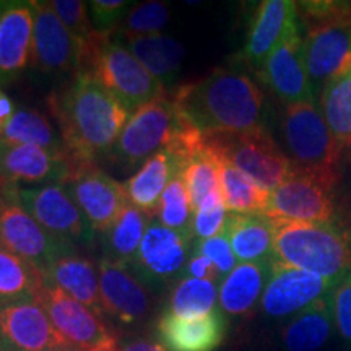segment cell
I'll return each instance as SVG.
<instances>
[{"mask_svg": "<svg viewBox=\"0 0 351 351\" xmlns=\"http://www.w3.org/2000/svg\"><path fill=\"white\" fill-rule=\"evenodd\" d=\"M333 328L330 293L298 313L282 332L287 351H317L330 339Z\"/></svg>", "mask_w": 351, "mask_h": 351, "instance_id": "cell-29", "label": "cell"}, {"mask_svg": "<svg viewBox=\"0 0 351 351\" xmlns=\"http://www.w3.org/2000/svg\"><path fill=\"white\" fill-rule=\"evenodd\" d=\"M219 184H221L223 202L231 213L265 212L270 192L263 191L252 179H249L223 158H219Z\"/></svg>", "mask_w": 351, "mask_h": 351, "instance_id": "cell-32", "label": "cell"}, {"mask_svg": "<svg viewBox=\"0 0 351 351\" xmlns=\"http://www.w3.org/2000/svg\"><path fill=\"white\" fill-rule=\"evenodd\" d=\"M186 124V117L176 106L173 96L153 99L129 117L111 156L125 168L143 165L155 153L166 150Z\"/></svg>", "mask_w": 351, "mask_h": 351, "instance_id": "cell-8", "label": "cell"}, {"mask_svg": "<svg viewBox=\"0 0 351 351\" xmlns=\"http://www.w3.org/2000/svg\"><path fill=\"white\" fill-rule=\"evenodd\" d=\"M130 2L125 0H95L88 3L91 10V23L96 32L116 33L122 20L130 10Z\"/></svg>", "mask_w": 351, "mask_h": 351, "instance_id": "cell-42", "label": "cell"}, {"mask_svg": "<svg viewBox=\"0 0 351 351\" xmlns=\"http://www.w3.org/2000/svg\"><path fill=\"white\" fill-rule=\"evenodd\" d=\"M333 285L335 283L322 276L271 258L269 282L261 300L262 311L275 319L298 314L322 296L328 295Z\"/></svg>", "mask_w": 351, "mask_h": 351, "instance_id": "cell-16", "label": "cell"}, {"mask_svg": "<svg viewBox=\"0 0 351 351\" xmlns=\"http://www.w3.org/2000/svg\"><path fill=\"white\" fill-rule=\"evenodd\" d=\"M0 5H2V2H0Z\"/></svg>", "mask_w": 351, "mask_h": 351, "instance_id": "cell-48", "label": "cell"}, {"mask_svg": "<svg viewBox=\"0 0 351 351\" xmlns=\"http://www.w3.org/2000/svg\"><path fill=\"white\" fill-rule=\"evenodd\" d=\"M0 142L7 145H34L46 150H65L62 138L57 137L51 121L43 112L33 109H19L10 122L3 127Z\"/></svg>", "mask_w": 351, "mask_h": 351, "instance_id": "cell-33", "label": "cell"}, {"mask_svg": "<svg viewBox=\"0 0 351 351\" xmlns=\"http://www.w3.org/2000/svg\"><path fill=\"white\" fill-rule=\"evenodd\" d=\"M274 223V258L337 283L351 271V232L335 221Z\"/></svg>", "mask_w": 351, "mask_h": 351, "instance_id": "cell-3", "label": "cell"}, {"mask_svg": "<svg viewBox=\"0 0 351 351\" xmlns=\"http://www.w3.org/2000/svg\"><path fill=\"white\" fill-rule=\"evenodd\" d=\"M152 218V213L143 212L129 202L104 234L106 257L119 261L125 265H132L138 256L140 244L150 226L148 221Z\"/></svg>", "mask_w": 351, "mask_h": 351, "instance_id": "cell-31", "label": "cell"}, {"mask_svg": "<svg viewBox=\"0 0 351 351\" xmlns=\"http://www.w3.org/2000/svg\"><path fill=\"white\" fill-rule=\"evenodd\" d=\"M169 21L168 3L152 0V2L135 3L127 12L116 33V38L127 36H147V34H156L163 29Z\"/></svg>", "mask_w": 351, "mask_h": 351, "instance_id": "cell-38", "label": "cell"}, {"mask_svg": "<svg viewBox=\"0 0 351 351\" xmlns=\"http://www.w3.org/2000/svg\"><path fill=\"white\" fill-rule=\"evenodd\" d=\"M46 280L36 265L0 245V306L38 300Z\"/></svg>", "mask_w": 351, "mask_h": 351, "instance_id": "cell-30", "label": "cell"}, {"mask_svg": "<svg viewBox=\"0 0 351 351\" xmlns=\"http://www.w3.org/2000/svg\"><path fill=\"white\" fill-rule=\"evenodd\" d=\"M54 351H67V350H54Z\"/></svg>", "mask_w": 351, "mask_h": 351, "instance_id": "cell-47", "label": "cell"}, {"mask_svg": "<svg viewBox=\"0 0 351 351\" xmlns=\"http://www.w3.org/2000/svg\"><path fill=\"white\" fill-rule=\"evenodd\" d=\"M158 337L168 351H215L225 339V319L219 311L181 317L168 311L158 320Z\"/></svg>", "mask_w": 351, "mask_h": 351, "instance_id": "cell-23", "label": "cell"}, {"mask_svg": "<svg viewBox=\"0 0 351 351\" xmlns=\"http://www.w3.org/2000/svg\"><path fill=\"white\" fill-rule=\"evenodd\" d=\"M80 46L78 75L93 77L129 112L166 95L165 86L112 33L95 32Z\"/></svg>", "mask_w": 351, "mask_h": 351, "instance_id": "cell-4", "label": "cell"}, {"mask_svg": "<svg viewBox=\"0 0 351 351\" xmlns=\"http://www.w3.org/2000/svg\"><path fill=\"white\" fill-rule=\"evenodd\" d=\"M298 5L291 0H265L257 8L243 49V60L261 70L278 44L298 28Z\"/></svg>", "mask_w": 351, "mask_h": 351, "instance_id": "cell-22", "label": "cell"}, {"mask_svg": "<svg viewBox=\"0 0 351 351\" xmlns=\"http://www.w3.org/2000/svg\"><path fill=\"white\" fill-rule=\"evenodd\" d=\"M192 239L161 223H152L140 244L137 258L129 267L147 282L173 278L186 269Z\"/></svg>", "mask_w": 351, "mask_h": 351, "instance_id": "cell-20", "label": "cell"}, {"mask_svg": "<svg viewBox=\"0 0 351 351\" xmlns=\"http://www.w3.org/2000/svg\"><path fill=\"white\" fill-rule=\"evenodd\" d=\"M271 258L265 262H241L226 275L218 291L221 309L230 315H244L254 309L269 282Z\"/></svg>", "mask_w": 351, "mask_h": 351, "instance_id": "cell-28", "label": "cell"}, {"mask_svg": "<svg viewBox=\"0 0 351 351\" xmlns=\"http://www.w3.org/2000/svg\"><path fill=\"white\" fill-rule=\"evenodd\" d=\"M300 5L307 20H313L302 47L315 93L351 69V5L341 2H302Z\"/></svg>", "mask_w": 351, "mask_h": 351, "instance_id": "cell-5", "label": "cell"}, {"mask_svg": "<svg viewBox=\"0 0 351 351\" xmlns=\"http://www.w3.org/2000/svg\"><path fill=\"white\" fill-rule=\"evenodd\" d=\"M99 298L103 314L124 326L138 324L150 313V295L129 265L104 256L99 261Z\"/></svg>", "mask_w": 351, "mask_h": 351, "instance_id": "cell-17", "label": "cell"}, {"mask_svg": "<svg viewBox=\"0 0 351 351\" xmlns=\"http://www.w3.org/2000/svg\"><path fill=\"white\" fill-rule=\"evenodd\" d=\"M117 351H168L163 345L156 343V341L145 340V339H137L132 340L129 343L122 345Z\"/></svg>", "mask_w": 351, "mask_h": 351, "instance_id": "cell-45", "label": "cell"}, {"mask_svg": "<svg viewBox=\"0 0 351 351\" xmlns=\"http://www.w3.org/2000/svg\"><path fill=\"white\" fill-rule=\"evenodd\" d=\"M47 106L72 160L96 161L111 153L130 117L119 101L90 75H77L69 86L52 93Z\"/></svg>", "mask_w": 351, "mask_h": 351, "instance_id": "cell-1", "label": "cell"}, {"mask_svg": "<svg viewBox=\"0 0 351 351\" xmlns=\"http://www.w3.org/2000/svg\"><path fill=\"white\" fill-rule=\"evenodd\" d=\"M226 210L221 194L208 197L194 215V225H192L194 236L199 239H210L221 234L225 231L228 218Z\"/></svg>", "mask_w": 351, "mask_h": 351, "instance_id": "cell-39", "label": "cell"}, {"mask_svg": "<svg viewBox=\"0 0 351 351\" xmlns=\"http://www.w3.org/2000/svg\"><path fill=\"white\" fill-rule=\"evenodd\" d=\"M49 3L62 25L80 44L96 32L91 19L88 16V3L82 0H52Z\"/></svg>", "mask_w": 351, "mask_h": 351, "instance_id": "cell-40", "label": "cell"}, {"mask_svg": "<svg viewBox=\"0 0 351 351\" xmlns=\"http://www.w3.org/2000/svg\"><path fill=\"white\" fill-rule=\"evenodd\" d=\"M15 112L16 111H15V108H13L12 99L8 98L5 93L0 95V134H2L3 127L10 122V119Z\"/></svg>", "mask_w": 351, "mask_h": 351, "instance_id": "cell-46", "label": "cell"}, {"mask_svg": "<svg viewBox=\"0 0 351 351\" xmlns=\"http://www.w3.org/2000/svg\"><path fill=\"white\" fill-rule=\"evenodd\" d=\"M34 13L32 65L46 75L80 73L82 46L52 10L49 2H32Z\"/></svg>", "mask_w": 351, "mask_h": 351, "instance_id": "cell-14", "label": "cell"}, {"mask_svg": "<svg viewBox=\"0 0 351 351\" xmlns=\"http://www.w3.org/2000/svg\"><path fill=\"white\" fill-rule=\"evenodd\" d=\"M218 289L213 282L197 278H184L176 285L169 300L171 313L181 317L205 315L215 311Z\"/></svg>", "mask_w": 351, "mask_h": 351, "instance_id": "cell-37", "label": "cell"}, {"mask_svg": "<svg viewBox=\"0 0 351 351\" xmlns=\"http://www.w3.org/2000/svg\"><path fill=\"white\" fill-rule=\"evenodd\" d=\"M117 39L161 85L171 86L178 80L186 49L174 38L156 33L147 34V36H127Z\"/></svg>", "mask_w": 351, "mask_h": 351, "instance_id": "cell-25", "label": "cell"}, {"mask_svg": "<svg viewBox=\"0 0 351 351\" xmlns=\"http://www.w3.org/2000/svg\"><path fill=\"white\" fill-rule=\"evenodd\" d=\"M258 75L287 106L315 103L314 88L311 85L304 64V47L300 36V26L293 29L278 47L267 57Z\"/></svg>", "mask_w": 351, "mask_h": 351, "instance_id": "cell-18", "label": "cell"}, {"mask_svg": "<svg viewBox=\"0 0 351 351\" xmlns=\"http://www.w3.org/2000/svg\"><path fill=\"white\" fill-rule=\"evenodd\" d=\"M0 351H2V350H0Z\"/></svg>", "mask_w": 351, "mask_h": 351, "instance_id": "cell-50", "label": "cell"}, {"mask_svg": "<svg viewBox=\"0 0 351 351\" xmlns=\"http://www.w3.org/2000/svg\"><path fill=\"white\" fill-rule=\"evenodd\" d=\"M171 96L186 121L204 135L263 127V93L243 70L217 69L200 80L181 85Z\"/></svg>", "mask_w": 351, "mask_h": 351, "instance_id": "cell-2", "label": "cell"}, {"mask_svg": "<svg viewBox=\"0 0 351 351\" xmlns=\"http://www.w3.org/2000/svg\"><path fill=\"white\" fill-rule=\"evenodd\" d=\"M70 169L67 150L54 152L34 145L0 142V191L20 184H62Z\"/></svg>", "mask_w": 351, "mask_h": 351, "instance_id": "cell-19", "label": "cell"}, {"mask_svg": "<svg viewBox=\"0 0 351 351\" xmlns=\"http://www.w3.org/2000/svg\"><path fill=\"white\" fill-rule=\"evenodd\" d=\"M333 326L351 348V271L333 285L330 289Z\"/></svg>", "mask_w": 351, "mask_h": 351, "instance_id": "cell-41", "label": "cell"}, {"mask_svg": "<svg viewBox=\"0 0 351 351\" xmlns=\"http://www.w3.org/2000/svg\"><path fill=\"white\" fill-rule=\"evenodd\" d=\"M0 350L54 351L65 343L39 300H25L0 306Z\"/></svg>", "mask_w": 351, "mask_h": 351, "instance_id": "cell-15", "label": "cell"}, {"mask_svg": "<svg viewBox=\"0 0 351 351\" xmlns=\"http://www.w3.org/2000/svg\"><path fill=\"white\" fill-rule=\"evenodd\" d=\"M282 130L293 158V166L315 176L332 187L337 182L341 147L333 138L317 104L302 103L287 106Z\"/></svg>", "mask_w": 351, "mask_h": 351, "instance_id": "cell-6", "label": "cell"}, {"mask_svg": "<svg viewBox=\"0 0 351 351\" xmlns=\"http://www.w3.org/2000/svg\"><path fill=\"white\" fill-rule=\"evenodd\" d=\"M197 254L210 258L213 265L218 269L219 275L231 274L236 267V256L232 252V247L225 232L210 239H199V243H197Z\"/></svg>", "mask_w": 351, "mask_h": 351, "instance_id": "cell-43", "label": "cell"}, {"mask_svg": "<svg viewBox=\"0 0 351 351\" xmlns=\"http://www.w3.org/2000/svg\"><path fill=\"white\" fill-rule=\"evenodd\" d=\"M46 283L54 285L70 298L103 315L99 298V275L90 258L69 254L57 258L43 271Z\"/></svg>", "mask_w": 351, "mask_h": 351, "instance_id": "cell-24", "label": "cell"}, {"mask_svg": "<svg viewBox=\"0 0 351 351\" xmlns=\"http://www.w3.org/2000/svg\"><path fill=\"white\" fill-rule=\"evenodd\" d=\"M205 143L263 191H275L293 171L291 160L280 150L265 127L244 132L204 135Z\"/></svg>", "mask_w": 351, "mask_h": 351, "instance_id": "cell-7", "label": "cell"}, {"mask_svg": "<svg viewBox=\"0 0 351 351\" xmlns=\"http://www.w3.org/2000/svg\"><path fill=\"white\" fill-rule=\"evenodd\" d=\"M34 13L32 2L0 5V83L20 75L32 62Z\"/></svg>", "mask_w": 351, "mask_h": 351, "instance_id": "cell-21", "label": "cell"}, {"mask_svg": "<svg viewBox=\"0 0 351 351\" xmlns=\"http://www.w3.org/2000/svg\"><path fill=\"white\" fill-rule=\"evenodd\" d=\"M223 232L241 262L274 258V223L263 213H230Z\"/></svg>", "mask_w": 351, "mask_h": 351, "instance_id": "cell-26", "label": "cell"}, {"mask_svg": "<svg viewBox=\"0 0 351 351\" xmlns=\"http://www.w3.org/2000/svg\"><path fill=\"white\" fill-rule=\"evenodd\" d=\"M15 197L44 230L69 244H88L93 230L62 184L15 187Z\"/></svg>", "mask_w": 351, "mask_h": 351, "instance_id": "cell-12", "label": "cell"}, {"mask_svg": "<svg viewBox=\"0 0 351 351\" xmlns=\"http://www.w3.org/2000/svg\"><path fill=\"white\" fill-rule=\"evenodd\" d=\"M181 169L179 161L169 152L155 153L124 182L127 200L143 212L155 215L165 189L174 176L181 174Z\"/></svg>", "mask_w": 351, "mask_h": 351, "instance_id": "cell-27", "label": "cell"}, {"mask_svg": "<svg viewBox=\"0 0 351 351\" xmlns=\"http://www.w3.org/2000/svg\"><path fill=\"white\" fill-rule=\"evenodd\" d=\"M320 106L337 143L351 148V69L324 88Z\"/></svg>", "mask_w": 351, "mask_h": 351, "instance_id": "cell-35", "label": "cell"}, {"mask_svg": "<svg viewBox=\"0 0 351 351\" xmlns=\"http://www.w3.org/2000/svg\"><path fill=\"white\" fill-rule=\"evenodd\" d=\"M117 348H119V346H117ZM116 351H117V350H116Z\"/></svg>", "mask_w": 351, "mask_h": 351, "instance_id": "cell-49", "label": "cell"}, {"mask_svg": "<svg viewBox=\"0 0 351 351\" xmlns=\"http://www.w3.org/2000/svg\"><path fill=\"white\" fill-rule=\"evenodd\" d=\"M41 302L67 351H116L117 341L103 315L70 298L54 285H44Z\"/></svg>", "mask_w": 351, "mask_h": 351, "instance_id": "cell-11", "label": "cell"}, {"mask_svg": "<svg viewBox=\"0 0 351 351\" xmlns=\"http://www.w3.org/2000/svg\"><path fill=\"white\" fill-rule=\"evenodd\" d=\"M181 176L187 187L194 212L199 210L200 205L208 197L221 194V184H219V158L205 143V140L199 150L192 153L189 156V160L184 163Z\"/></svg>", "mask_w": 351, "mask_h": 351, "instance_id": "cell-34", "label": "cell"}, {"mask_svg": "<svg viewBox=\"0 0 351 351\" xmlns=\"http://www.w3.org/2000/svg\"><path fill=\"white\" fill-rule=\"evenodd\" d=\"M184 271H186V275H189V278L205 280V282L213 283L221 276L217 267L213 265V262L205 256H200V254H195V256L189 258Z\"/></svg>", "mask_w": 351, "mask_h": 351, "instance_id": "cell-44", "label": "cell"}, {"mask_svg": "<svg viewBox=\"0 0 351 351\" xmlns=\"http://www.w3.org/2000/svg\"><path fill=\"white\" fill-rule=\"evenodd\" d=\"M332 187L296 166L287 181L270 192L263 215L271 221L324 223L332 221Z\"/></svg>", "mask_w": 351, "mask_h": 351, "instance_id": "cell-13", "label": "cell"}, {"mask_svg": "<svg viewBox=\"0 0 351 351\" xmlns=\"http://www.w3.org/2000/svg\"><path fill=\"white\" fill-rule=\"evenodd\" d=\"M62 186L72 197L93 232L106 234L129 204L124 184L117 182L96 161L72 160Z\"/></svg>", "mask_w": 351, "mask_h": 351, "instance_id": "cell-10", "label": "cell"}, {"mask_svg": "<svg viewBox=\"0 0 351 351\" xmlns=\"http://www.w3.org/2000/svg\"><path fill=\"white\" fill-rule=\"evenodd\" d=\"M0 245L44 271L57 258L75 254V245L56 238L23 208L15 187L0 191Z\"/></svg>", "mask_w": 351, "mask_h": 351, "instance_id": "cell-9", "label": "cell"}, {"mask_svg": "<svg viewBox=\"0 0 351 351\" xmlns=\"http://www.w3.org/2000/svg\"><path fill=\"white\" fill-rule=\"evenodd\" d=\"M155 215L161 225L194 238L192 225H194L195 212L181 174L171 179L168 187L165 189L163 195H161Z\"/></svg>", "mask_w": 351, "mask_h": 351, "instance_id": "cell-36", "label": "cell"}]
</instances>
